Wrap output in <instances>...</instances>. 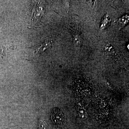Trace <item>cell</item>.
<instances>
[{
  "instance_id": "6da1fadb",
  "label": "cell",
  "mask_w": 129,
  "mask_h": 129,
  "mask_svg": "<svg viewBox=\"0 0 129 129\" xmlns=\"http://www.w3.org/2000/svg\"><path fill=\"white\" fill-rule=\"evenodd\" d=\"M86 81L77 82L74 86L75 92L82 96L88 97L91 94L93 89L91 85Z\"/></svg>"
},
{
  "instance_id": "7a4b0ae2",
  "label": "cell",
  "mask_w": 129,
  "mask_h": 129,
  "mask_svg": "<svg viewBox=\"0 0 129 129\" xmlns=\"http://www.w3.org/2000/svg\"><path fill=\"white\" fill-rule=\"evenodd\" d=\"M51 119L54 124L61 125L64 120V116L62 112L59 109L55 108L52 112Z\"/></svg>"
},
{
  "instance_id": "3957f363",
  "label": "cell",
  "mask_w": 129,
  "mask_h": 129,
  "mask_svg": "<svg viewBox=\"0 0 129 129\" xmlns=\"http://www.w3.org/2000/svg\"><path fill=\"white\" fill-rule=\"evenodd\" d=\"M76 109L78 114L81 118L85 119L88 116L87 109L83 102H79L76 104Z\"/></svg>"
},
{
  "instance_id": "277c9868",
  "label": "cell",
  "mask_w": 129,
  "mask_h": 129,
  "mask_svg": "<svg viewBox=\"0 0 129 129\" xmlns=\"http://www.w3.org/2000/svg\"><path fill=\"white\" fill-rule=\"evenodd\" d=\"M51 43L50 41H45L39 45L36 50V52H39L40 54L45 52L50 47Z\"/></svg>"
},
{
  "instance_id": "5b68a950",
  "label": "cell",
  "mask_w": 129,
  "mask_h": 129,
  "mask_svg": "<svg viewBox=\"0 0 129 129\" xmlns=\"http://www.w3.org/2000/svg\"><path fill=\"white\" fill-rule=\"evenodd\" d=\"M39 129H48L47 125L44 120H40Z\"/></svg>"
}]
</instances>
